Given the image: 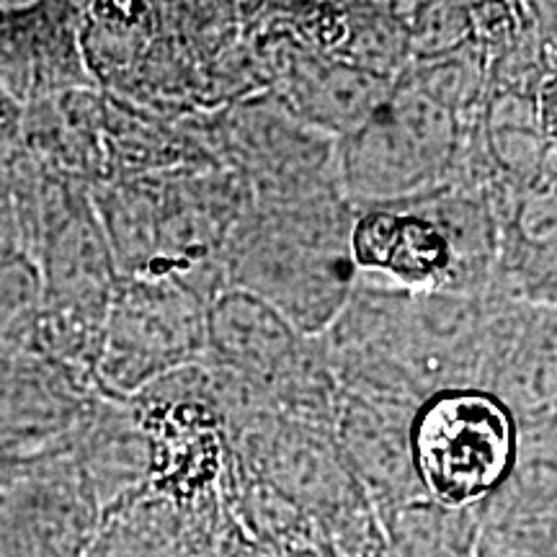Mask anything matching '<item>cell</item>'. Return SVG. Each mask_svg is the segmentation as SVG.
Returning <instances> with one entry per match:
<instances>
[{
  "mask_svg": "<svg viewBox=\"0 0 557 557\" xmlns=\"http://www.w3.org/2000/svg\"><path fill=\"white\" fill-rule=\"evenodd\" d=\"M459 148L455 107L413 73L393 83L387 99L348 148V181L372 207H400L449 184Z\"/></svg>",
  "mask_w": 557,
  "mask_h": 557,
  "instance_id": "1",
  "label": "cell"
},
{
  "mask_svg": "<svg viewBox=\"0 0 557 557\" xmlns=\"http://www.w3.org/2000/svg\"><path fill=\"white\" fill-rule=\"evenodd\" d=\"M519 421L478 387L442 389L416 408L413 465L426 498L447 508L483 506L511 472Z\"/></svg>",
  "mask_w": 557,
  "mask_h": 557,
  "instance_id": "2",
  "label": "cell"
},
{
  "mask_svg": "<svg viewBox=\"0 0 557 557\" xmlns=\"http://www.w3.org/2000/svg\"><path fill=\"white\" fill-rule=\"evenodd\" d=\"M478 389L517 421L557 413V308L487 295Z\"/></svg>",
  "mask_w": 557,
  "mask_h": 557,
  "instance_id": "3",
  "label": "cell"
},
{
  "mask_svg": "<svg viewBox=\"0 0 557 557\" xmlns=\"http://www.w3.org/2000/svg\"><path fill=\"white\" fill-rule=\"evenodd\" d=\"M496 212L491 295L557 308V184L487 186Z\"/></svg>",
  "mask_w": 557,
  "mask_h": 557,
  "instance_id": "4",
  "label": "cell"
},
{
  "mask_svg": "<svg viewBox=\"0 0 557 557\" xmlns=\"http://www.w3.org/2000/svg\"><path fill=\"white\" fill-rule=\"evenodd\" d=\"M354 267L406 289H449L455 250L444 230L410 207H369L354 222Z\"/></svg>",
  "mask_w": 557,
  "mask_h": 557,
  "instance_id": "5",
  "label": "cell"
},
{
  "mask_svg": "<svg viewBox=\"0 0 557 557\" xmlns=\"http://www.w3.org/2000/svg\"><path fill=\"white\" fill-rule=\"evenodd\" d=\"M413 416L416 408L367 400L359 395L348 408V455L377 513L426 498L410 447Z\"/></svg>",
  "mask_w": 557,
  "mask_h": 557,
  "instance_id": "6",
  "label": "cell"
},
{
  "mask_svg": "<svg viewBox=\"0 0 557 557\" xmlns=\"http://www.w3.org/2000/svg\"><path fill=\"white\" fill-rule=\"evenodd\" d=\"M557 506V413L519 421L517 455L506 483L485 500V529L534 519Z\"/></svg>",
  "mask_w": 557,
  "mask_h": 557,
  "instance_id": "7",
  "label": "cell"
},
{
  "mask_svg": "<svg viewBox=\"0 0 557 557\" xmlns=\"http://www.w3.org/2000/svg\"><path fill=\"white\" fill-rule=\"evenodd\" d=\"M393 557H478L485 524L483 508H447L431 498L380 513Z\"/></svg>",
  "mask_w": 557,
  "mask_h": 557,
  "instance_id": "8",
  "label": "cell"
}]
</instances>
